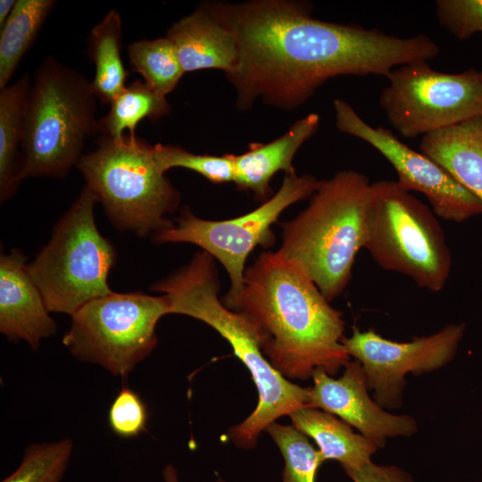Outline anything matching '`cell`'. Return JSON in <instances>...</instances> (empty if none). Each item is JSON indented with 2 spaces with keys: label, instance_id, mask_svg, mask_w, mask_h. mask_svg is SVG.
<instances>
[{
  "label": "cell",
  "instance_id": "obj_1",
  "mask_svg": "<svg viewBox=\"0 0 482 482\" xmlns=\"http://www.w3.org/2000/svg\"><path fill=\"white\" fill-rule=\"evenodd\" d=\"M209 13L231 33L237 60L226 74L238 110L257 99L292 111L328 79L345 75L386 78L395 68L439 54L428 36L387 35L359 25L312 18V4L290 0L205 1Z\"/></svg>",
  "mask_w": 482,
  "mask_h": 482
},
{
  "label": "cell",
  "instance_id": "obj_2",
  "mask_svg": "<svg viewBox=\"0 0 482 482\" xmlns=\"http://www.w3.org/2000/svg\"><path fill=\"white\" fill-rule=\"evenodd\" d=\"M229 309L250 320L263 355L288 379L307 380L317 370L334 376L349 362L341 312L278 251L261 253L245 269Z\"/></svg>",
  "mask_w": 482,
  "mask_h": 482
},
{
  "label": "cell",
  "instance_id": "obj_3",
  "mask_svg": "<svg viewBox=\"0 0 482 482\" xmlns=\"http://www.w3.org/2000/svg\"><path fill=\"white\" fill-rule=\"evenodd\" d=\"M214 260L204 251L197 252L187 264L150 288L168 297L170 313L195 318L215 329L250 371L258 392L257 406L228 433L237 447L250 450L270 423L308 407V387L297 386L278 372L263 355L250 320L219 299Z\"/></svg>",
  "mask_w": 482,
  "mask_h": 482
},
{
  "label": "cell",
  "instance_id": "obj_4",
  "mask_svg": "<svg viewBox=\"0 0 482 482\" xmlns=\"http://www.w3.org/2000/svg\"><path fill=\"white\" fill-rule=\"evenodd\" d=\"M370 185L348 170L320 180L308 206L282 224L278 252L297 266L330 302L346 288L357 253L364 247Z\"/></svg>",
  "mask_w": 482,
  "mask_h": 482
},
{
  "label": "cell",
  "instance_id": "obj_5",
  "mask_svg": "<svg viewBox=\"0 0 482 482\" xmlns=\"http://www.w3.org/2000/svg\"><path fill=\"white\" fill-rule=\"evenodd\" d=\"M92 82L48 55L34 72L21 145V179H63L98 133Z\"/></svg>",
  "mask_w": 482,
  "mask_h": 482
},
{
  "label": "cell",
  "instance_id": "obj_6",
  "mask_svg": "<svg viewBox=\"0 0 482 482\" xmlns=\"http://www.w3.org/2000/svg\"><path fill=\"white\" fill-rule=\"evenodd\" d=\"M77 168L94 192L111 223L137 237L170 228L180 194L158 167L153 145L127 134L121 140L98 138Z\"/></svg>",
  "mask_w": 482,
  "mask_h": 482
},
{
  "label": "cell",
  "instance_id": "obj_7",
  "mask_svg": "<svg viewBox=\"0 0 482 482\" xmlns=\"http://www.w3.org/2000/svg\"><path fill=\"white\" fill-rule=\"evenodd\" d=\"M97 203L94 192L84 186L54 227L46 245L28 263L50 312L71 316L87 303L113 292L108 276L117 251L97 229Z\"/></svg>",
  "mask_w": 482,
  "mask_h": 482
},
{
  "label": "cell",
  "instance_id": "obj_8",
  "mask_svg": "<svg viewBox=\"0 0 482 482\" xmlns=\"http://www.w3.org/2000/svg\"><path fill=\"white\" fill-rule=\"evenodd\" d=\"M363 248L384 270L432 292L450 277L451 253L435 213L397 181L371 183Z\"/></svg>",
  "mask_w": 482,
  "mask_h": 482
},
{
  "label": "cell",
  "instance_id": "obj_9",
  "mask_svg": "<svg viewBox=\"0 0 482 482\" xmlns=\"http://www.w3.org/2000/svg\"><path fill=\"white\" fill-rule=\"evenodd\" d=\"M166 314L170 303L163 294L112 292L87 303L71 316L62 344L79 361L124 378L156 346L155 328Z\"/></svg>",
  "mask_w": 482,
  "mask_h": 482
},
{
  "label": "cell",
  "instance_id": "obj_10",
  "mask_svg": "<svg viewBox=\"0 0 482 482\" xmlns=\"http://www.w3.org/2000/svg\"><path fill=\"white\" fill-rule=\"evenodd\" d=\"M320 180L309 174H286L278 192L255 210L226 220L196 217L185 207L175 222L153 236L154 242L190 243L218 260L230 278V288L222 303L229 308L244 287L245 263L257 246L274 244L271 226L289 205L303 200L316 190Z\"/></svg>",
  "mask_w": 482,
  "mask_h": 482
},
{
  "label": "cell",
  "instance_id": "obj_11",
  "mask_svg": "<svg viewBox=\"0 0 482 482\" xmlns=\"http://www.w3.org/2000/svg\"><path fill=\"white\" fill-rule=\"evenodd\" d=\"M386 78L378 102L403 137H424L482 113V75L475 69L445 73L420 62L399 66Z\"/></svg>",
  "mask_w": 482,
  "mask_h": 482
},
{
  "label": "cell",
  "instance_id": "obj_12",
  "mask_svg": "<svg viewBox=\"0 0 482 482\" xmlns=\"http://www.w3.org/2000/svg\"><path fill=\"white\" fill-rule=\"evenodd\" d=\"M465 328L463 322L453 323L430 336L398 343L372 329L361 331L353 327L352 336L344 337L342 344L362 364L368 389L374 391V401L382 408H398L406 385L405 375L433 371L450 362Z\"/></svg>",
  "mask_w": 482,
  "mask_h": 482
},
{
  "label": "cell",
  "instance_id": "obj_13",
  "mask_svg": "<svg viewBox=\"0 0 482 482\" xmlns=\"http://www.w3.org/2000/svg\"><path fill=\"white\" fill-rule=\"evenodd\" d=\"M336 127L378 151L395 170L405 190L422 193L438 217L461 222L482 213V203L435 161L399 140L389 129L363 120L346 101L334 100Z\"/></svg>",
  "mask_w": 482,
  "mask_h": 482
},
{
  "label": "cell",
  "instance_id": "obj_14",
  "mask_svg": "<svg viewBox=\"0 0 482 482\" xmlns=\"http://www.w3.org/2000/svg\"><path fill=\"white\" fill-rule=\"evenodd\" d=\"M339 378H334L322 370L313 372V386L308 387L307 408H316L332 413L357 428L373 441L378 448L386 439L410 436L418 426L408 415H394L383 410L368 394L365 372L357 361L346 362Z\"/></svg>",
  "mask_w": 482,
  "mask_h": 482
},
{
  "label": "cell",
  "instance_id": "obj_15",
  "mask_svg": "<svg viewBox=\"0 0 482 482\" xmlns=\"http://www.w3.org/2000/svg\"><path fill=\"white\" fill-rule=\"evenodd\" d=\"M26 261L19 249L1 253L0 332L10 341L27 342L36 351L57 327Z\"/></svg>",
  "mask_w": 482,
  "mask_h": 482
},
{
  "label": "cell",
  "instance_id": "obj_16",
  "mask_svg": "<svg viewBox=\"0 0 482 482\" xmlns=\"http://www.w3.org/2000/svg\"><path fill=\"white\" fill-rule=\"evenodd\" d=\"M320 117L309 113L296 120L288 130L273 141L252 143L248 151L235 155L234 182L239 190L251 191L256 199L266 202L272 194L270 186L272 177L278 170L295 173L292 164L296 152L317 131Z\"/></svg>",
  "mask_w": 482,
  "mask_h": 482
},
{
  "label": "cell",
  "instance_id": "obj_17",
  "mask_svg": "<svg viewBox=\"0 0 482 482\" xmlns=\"http://www.w3.org/2000/svg\"><path fill=\"white\" fill-rule=\"evenodd\" d=\"M166 37L173 44L185 73L217 69L226 75L236 66L237 49L234 37L202 3L189 15L174 22Z\"/></svg>",
  "mask_w": 482,
  "mask_h": 482
},
{
  "label": "cell",
  "instance_id": "obj_18",
  "mask_svg": "<svg viewBox=\"0 0 482 482\" xmlns=\"http://www.w3.org/2000/svg\"><path fill=\"white\" fill-rule=\"evenodd\" d=\"M420 148L482 203V113L425 135Z\"/></svg>",
  "mask_w": 482,
  "mask_h": 482
},
{
  "label": "cell",
  "instance_id": "obj_19",
  "mask_svg": "<svg viewBox=\"0 0 482 482\" xmlns=\"http://www.w3.org/2000/svg\"><path fill=\"white\" fill-rule=\"evenodd\" d=\"M289 417L295 428L315 441L324 461H339L346 474L371 461L378 449L373 441L355 434L349 424L328 411L303 408Z\"/></svg>",
  "mask_w": 482,
  "mask_h": 482
},
{
  "label": "cell",
  "instance_id": "obj_20",
  "mask_svg": "<svg viewBox=\"0 0 482 482\" xmlns=\"http://www.w3.org/2000/svg\"><path fill=\"white\" fill-rule=\"evenodd\" d=\"M31 80L28 73L0 89V200L11 198L21 179V145Z\"/></svg>",
  "mask_w": 482,
  "mask_h": 482
},
{
  "label": "cell",
  "instance_id": "obj_21",
  "mask_svg": "<svg viewBox=\"0 0 482 482\" xmlns=\"http://www.w3.org/2000/svg\"><path fill=\"white\" fill-rule=\"evenodd\" d=\"M87 44V54L95 66L94 91L102 104L110 105L126 87L128 78L121 59V17L116 9L109 10L93 27Z\"/></svg>",
  "mask_w": 482,
  "mask_h": 482
},
{
  "label": "cell",
  "instance_id": "obj_22",
  "mask_svg": "<svg viewBox=\"0 0 482 482\" xmlns=\"http://www.w3.org/2000/svg\"><path fill=\"white\" fill-rule=\"evenodd\" d=\"M54 0H17L0 29V89L10 84L21 61L37 39Z\"/></svg>",
  "mask_w": 482,
  "mask_h": 482
},
{
  "label": "cell",
  "instance_id": "obj_23",
  "mask_svg": "<svg viewBox=\"0 0 482 482\" xmlns=\"http://www.w3.org/2000/svg\"><path fill=\"white\" fill-rule=\"evenodd\" d=\"M170 112L165 96L151 89L145 81L136 79L110 104L109 112L98 120V133L101 137L121 140L129 131L136 137L135 129L144 119L157 120Z\"/></svg>",
  "mask_w": 482,
  "mask_h": 482
},
{
  "label": "cell",
  "instance_id": "obj_24",
  "mask_svg": "<svg viewBox=\"0 0 482 482\" xmlns=\"http://www.w3.org/2000/svg\"><path fill=\"white\" fill-rule=\"evenodd\" d=\"M128 55L132 71L141 74L151 89L165 97L185 74L174 46L166 37L134 41L128 46Z\"/></svg>",
  "mask_w": 482,
  "mask_h": 482
},
{
  "label": "cell",
  "instance_id": "obj_25",
  "mask_svg": "<svg viewBox=\"0 0 482 482\" xmlns=\"http://www.w3.org/2000/svg\"><path fill=\"white\" fill-rule=\"evenodd\" d=\"M278 445L283 459L282 482H315L322 456L307 436L293 425L272 422L265 429Z\"/></svg>",
  "mask_w": 482,
  "mask_h": 482
},
{
  "label": "cell",
  "instance_id": "obj_26",
  "mask_svg": "<svg viewBox=\"0 0 482 482\" xmlns=\"http://www.w3.org/2000/svg\"><path fill=\"white\" fill-rule=\"evenodd\" d=\"M72 445L69 438L30 445L18 469L2 482H60Z\"/></svg>",
  "mask_w": 482,
  "mask_h": 482
},
{
  "label": "cell",
  "instance_id": "obj_27",
  "mask_svg": "<svg viewBox=\"0 0 482 482\" xmlns=\"http://www.w3.org/2000/svg\"><path fill=\"white\" fill-rule=\"evenodd\" d=\"M154 160L162 172L172 168H184L195 171L215 184L233 181L235 166L232 154L222 156L191 153L179 145H153Z\"/></svg>",
  "mask_w": 482,
  "mask_h": 482
},
{
  "label": "cell",
  "instance_id": "obj_28",
  "mask_svg": "<svg viewBox=\"0 0 482 482\" xmlns=\"http://www.w3.org/2000/svg\"><path fill=\"white\" fill-rule=\"evenodd\" d=\"M148 420L146 406L134 390L123 386L111 403L108 421L114 434L124 438L145 431Z\"/></svg>",
  "mask_w": 482,
  "mask_h": 482
},
{
  "label": "cell",
  "instance_id": "obj_29",
  "mask_svg": "<svg viewBox=\"0 0 482 482\" xmlns=\"http://www.w3.org/2000/svg\"><path fill=\"white\" fill-rule=\"evenodd\" d=\"M436 13L441 26L461 40L482 32V0H437Z\"/></svg>",
  "mask_w": 482,
  "mask_h": 482
},
{
  "label": "cell",
  "instance_id": "obj_30",
  "mask_svg": "<svg viewBox=\"0 0 482 482\" xmlns=\"http://www.w3.org/2000/svg\"><path fill=\"white\" fill-rule=\"evenodd\" d=\"M353 482H414L409 473L392 465H378L372 461L347 473Z\"/></svg>",
  "mask_w": 482,
  "mask_h": 482
},
{
  "label": "cell",
  "instance_id": "obj_31",
  "mask_svg": "<svg viewBox=\"0 0 482 482\" xmlns=\"http://www.w3.org/2000/svg\"><path fill=\"white\" fill-rule=\"evenodd\" d=\"M17 0H1L0 1V29L4 25L11 15Z\"/></svg>",
  "mask_w": 482,
  "mask_h": 482
},
{
  "label": "cell",
  "instance_id": "obj_32",
  "mask_svg": "<svg viewBox=\"0 0 482 482\" xmlns=\"http://www.w3.org/2000/svg\"><path fill=\"white\" fill-rule=\"evenodd\" d=\"M162 477L164 482H179L178 474L176 469L168 464L164 467L162 470ZM216 482H225L221 478H218Z\"/></svg>",
  "mask_w": 482,
  "mask_h": 482
},
{
  "label": "cell",
  "instance_id": "obj_33",
  "mask_svg": "<svg viewBox=\"0 0 482 482\" xmlns=\"http://www.w3.org/2000/svg\"><path fill=\"white\" fill-rule=\"evenodd\" d=\"M481 75H482V71H480Z\"/></svg>",
  "mask_w": 482,
  "mask_h": 482
}]
</instances>
